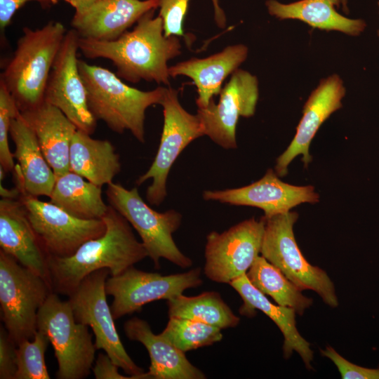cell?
I'll return each mask as SVG.
<instances>
[{"instance_id":"7c38bea8","label":"cell","mask_w":379,"mask_h":379,"mask_svg":"<svg viewBox=\"0 0 379 379\" xmlns=\"http://www.w3.org/2000/svg\"><path fill=\"white\" fill-rule=\"evenodd\" d=\"M265 220H245L222 233L206 237L204 274L211 281L230 284L245 274L261 250Z\"/></svg>"},{"instance_id":"52a82bcc","label":"cell","mask_w":379,"mask_h":379,"mask_svg":"<svg viewBox=\"0 0 379 379\" xmlns=\"http://www.w3.org/2000/svg\"><path fill=\"white\" fill-rule=\"evenodd\" d=\"M51 292L44 277L0 251L1 320L16 345L34 338L38 312Z\"/></svg>"},{"instance_id":"60d3db41","label":"cell","mask_w":379,"mask_h":379,"mask_svg":"<svg viewBox=\"0 0 379 379\" xmlns=\"http://www.w3.org/2000/svg\"><path fill=\"white\" fill-rule=\"evenodd\" d=\"M6 173V172L4 171V169L0 166V181L4 180Z\"/></svg>"},{"instance_id":"cb8c5ba5","label":"cell","mask_w":379,"mask_h":379,"mask_svg":"<svg viewBox=\"0 0 379 379\" xmlns=\"http://www.w3.org/2000/svg\"><path fill=\"white\" fill-rule=\"evenodd\" d=\"M10 136L15 144L13 157L17 159L23 177L21 194L49 197L55 175L47 162L38 140L20 113L13 119Z\"/></svg>"},{"instance_id":"7a4b0ae2","label":"cell","mask_w":379,"mask_h":379,"mask_svg":"<svg viewBox=\"0 0 379 379\" xmlns=\"http://www.w3.org/2000/svg\"><path fill=\"white\" fill-rule=\"evenodd\" d=\"M102 219L106 225L102 236L86 241L70 256L48 255L53 292L69 296L91 273L107 269L111 277L117 276L148 256L131 224L112 206Z\"/></svg>"},{"instance_id":"d6a6232c","label":"cell","mask_w":379,"mask_h":379,"mask_svg":"<svg viewBox=\"0 0 379 379\" xmlns=\"http://www.w3.org/2000/svg\"><path fill=\"white\" fill-rule=\"evenodd\" d=\"M19 113L15 101L0 82V166L6 173L12 172L15 166L13 153L8 145V135L11 121Z\"/></svg>"},{"instance_id":"d4e9b609","label":"cell","mask_w":379,"mask_h":379,"mask_svg":"<svg viewBox=\"0 0 379 379\" xmlns=\"http://www.w3.org/2000/svg\"><path fill=\"white\" fill-rule=\"evenodd\" d=\"M265 6L269 14L277 19L298 20L321 30L358 36L366 27L365 20L349 18L337 11L341 0H299L289 4L267 0Z\"/></svg>"},{"instance_id":"30bf717a","label":"cell","mask_w":379,"mask_h":379,"mask_svg":"<svg viewBox=\"0 0 379 379\" xmlns=\"http://www.w3.org/2000/svg\"><path fill=\"white\" fill-rule=\"evenodd\" d=\"M160 105L163 107L164 126L158 151L148 171L135 182L139 186L152 179L146 199L149 204L155 206L160 205L167 196L168 175L181 152L191 142L205 135L199 117L182 107L175 89L166 88Z\"/></svg>"},{"instance_id":"44dd1931","label":"cell","mask_w":379,"mask_h":379,"mask_svg":"<svg viewBox=\"0 0 379 379\" xmlns=\"http://www.w3.org/2000/svg\"><path fill=\"white\" fill-rule=\"evenodd\" d=\"M20 114L34 133L55 176L69 171V149L78 130L57 107L44 102Z\"/></svg>"},{"instance_id":"f1b7e54d","label":"cell","mask_w":379,"mask_h":379,"mask_svg":"<svg viewBox=\"0 0 379 379\" xmlns=\"http://www.w3.org/2000/svg\"><path fill=\"white\" fill-rule=\"evenodd\" d=\"M246 274L257 289L272 298L277 305L294 309L299 315L312 305V299L302 295L280 270L262 255L256 258Z\"/></svg>"},{"instance_id":"3957f363","label":"cell","mask_w":379,"mask_h":379,"mask_svg":"<svg viewBox=\"0 0 379 379\" xmlns=\"http://www.w3.org/2000/svg\"><path fill=\"white\" fill-rule=\"evenodd\" d=\"M79 72L85 85L88 108L98 120L112 131H129L141 143L145 142L147 109L160 105L166 88L140 91L125 83L108 69L79 60Z\"/></svg>"},{"instance_id":"9a60e30c","label":"cell","mask_w":379,"mask_h":379,"mask_svg":"<svg viewBox=\"0 0 379 379\" xmlns=\"http://www.w3.org/2000/svg\"><path fill=\"white\" fill-rule=\"evenodd\" d=\"M258 96L256 76L246 70L236 69L222 88L218 103L212 100L208 106L197 109L204 135L225 149L237 148L238 120L240 117L254 115Z\"/></svg>"},{"instance_id":"8992f818","label":"cell","mask_w":379,"mask_h":379,"mask_svg":"<svg viewBox=\"0 0 379 379\" xmlns=\"http://www.w3.org/2000/svg\"><path fill=\"white\" fill-rule=\"evenodd\" d=\"M108 202L136 230L156 268L160 258L182 267L192 266V260L178 248L173 238L182 222L181 214L173 209L158 212L140 197L136 187L126 189L119 183L107 185Z\"/></svg>"},{"instance_id":"83f0119b","label":"cell","mask_w":379,"mask_h":379,"mask_svg":"<svg viewBox=\"0 0 379 379\" xmlns=\"http://www.w3.org/2000/svg\"><path fill=\"white\" fill-rule=\"evenodd\" d=\"M169 317L190 319L221 329L237 326L240 319L219 293L204 292L195 296L182 294L167 300Z\"/></svg>"},{"instance_id":"836d02e7","label":"cell","mask_w":379,"mask_h":379,"mask_svg":"<svg viewBox=\"0 0 379 379\" xmlns=\"http://www.w3.org/2000/svg\"><path fill=\"white\" fill-rule=\"evenodd\" d=\"M320 352L333 361L343 379H379V368H368L352 364L332 347H326Z\"/></svg>"},{"instance_id":"5b68a950","label":"cell","mask_w":379,"mask_h":379,"mask_svg":"<svg viewBox=\"0 0 379 379\" xmlns=\"http://www.w3.org/2000/svg\"><path fill=\"white\" fill-rule=\"evenodd\" d=\"M37 331L52 345L58 362L56 378L82 379L92 371L97 350L88 326L76 321L72 306L51 292L37 315Z\"/></svg>"},{"instance_id":"277c9868","label":"cell","mask_w":379,"mask_h":379,"mask_svg":"<svg viewBox=\"0 0 379 379\" xmlns=\"http://www.w3.org/2000/svg\"><path fill=\"white\" fill-rule=\"evenodd\" d=\"M66 32L61 22L53 21L39 29L23 28L0 79L20 112L44 102L48 79Z\"/></svg>"},{"instance_id":"e0dca14e","label":"cell","mask_w":379,"mask_h":379,"mask_svg":"<svg viewBox=\"0 0 379 379\" xmlns=\"http://www.w3.org/2000/svg\"><path fill=\"white\" fill-rule=\"evenodd\" d=\"M346 93L342 78L333 74L322 79L312 91L302 108V116L295 136L287 149L277 158L275 172L278 176L287 174L288 166L298 155L307 167L312 161L310 145L321 125L343 107Z\"/></svg>"},{"instance_id":"e575fe53","label":"cell","mask_w":379,"mask_h":379,"mask_svg":"<svg viewBox=\"0 0 379 379\" xmlns=\"http://www.w3.org/2000/svg\"><path fill=\"white\" fill-rule=\"evenodd\" d=\"M17 345L5 327L0 328V378L15 379L17 371Z\"/></svg>"},{"instance_id":"ba28073f","label":"cell","mask_w":379,"mask_h":379,"mask_svg":"<svg viewBox=\"0 0 379 379\" xmlns=\"http://www.w3.org/2000/svg\"><path fill=\"white\" fill-rule=\"evenodd\" d=\"M264 218V217H263ZM260 253L300 290L316 292L331 307L338 305L333 281L321 268L309 263L295 241L293 225L298 218L289 211L265 218Z\"/></svg>"},{"instance_id":"8fae6325","label":"cell","mask_w":379,"mask_h":379,"mask_svg":"<svg viewBox=\"0 0 379 379\" xmlns=\"http://www.w3.org/2000/svg\"><path fill=\"white\" fill-rule=\"evenodd\" d=\"M201 269L186 272L162 275L147 272L133 266L121 274L109 277L106 281L107 295L113 297L111 310L114 319L140 310L147 303L157 300H170L190 288L203 283Z\"/></svg>"},{"instance_id":"4fadbf2b","label":"cell","mask_w":379,"mask_h":379,"mask_svg":"<svg viewBox=\"0 0 379 379\" xmlns=\"http://www.w3.org/2000/svg\"><path fill=\"white\" fill-rule=\"evenodd\" d=\"M19 199L49 256H70L86 241L105 232L106 225L102 219L76 218L50 201H41L27 194H21Z\"/></svg>"},{"instance_id":"603a6c76","label":"cell","mask_w":379,"mask_h":379,"mask_svg":"<svg viewBox=\"0 0 379 379\" xmlns=\"http://www.w3.org/2000/svg\"><path fill=\"white\" fill-rule=\"evenodd\" d=\"M241 297L243 305L239 310L241 315L252 317L258 309L269 317L278 326L284 335L283 351L285 359L296 352L302 358L306 368L312 369L311 361L314 352L310 344L299 333L295 324L296 312L294 309L274 305L249 281L246 274L229 284Z\"/></svg>"},{"instance_id":"7402d4cb","label":"cell","mask_w":379,"mask_h":379,"mask_svg":"<svg viewBox=\"0 0 379 379\" xmlns=\"http://www.w3.org/2000/svg\"><path fill=\"white\" fill-rule=\"evenodd\" d=\"M126 337L141 343L147 349L150 366L146 372L149 379H204L206 375L187 359L185 352L160 334H154L149 324L133 317L125 322Z\"/></svg>"},{"instance_id":"ffe728a7","label":"cell","mask_w":379,"mask_h":379,"mask_svg":"<svg viewBox=\"0 0 379 379\" xmlns=\"http://www.w3.org/2000/svg\"><path fill=\"white\" fill-rule=\"evenodd\" d=\"M248 49L244 44L227 46L220 52L204 58H191L169 67L170 77L185 76L197 87L198 108H204L220 94L225 79L247 58Z\"/></svg>"},{"instance_id":"ac0fdd59","label":"cell","mask_w":379,"mask_h":379,"mask_svg":"<svg viewBox=\"0 0 379 379\" xmlns=\"http://www.w3.org/2000/svg\"><path fill=\"white\" fill-rule=\"evenodd\" d=\"M0 247L2 251L44 277L51 285L48 255L20 199L0 200Z\"/></svg>"},{"instance_id":"b9f144b4","label":"cell","mask_w":379,"mask_h":379,"mask_svg":"<svg viewBox=\"0 0 379 379\" xmlns=\"http://www.w3.org/2000/svg\"><path fill=\"white\" fill-rule=\"evenodd\" d=\"M378 15H379V1H378ZM377 34H378V36L379 37V28L377 30Z\"/></svg>"},{"instance_id":"9c48e42d","label":"cell","mask_w":379,"mask_h":379,"mask_svg":"<svg viewBox=\"0 0 379 379\" xmlns=\"http://www.w3.org/2000/svg\"><path fill=\"white\" fill-rule=\"evenodd\" d=\"M107 269L88 275L68 296L75 319L91 327L97 350L105 351L111 360L134 379H149L146 372L133 361L126 351L107 301Z\"/></svg>"},{"instance_id":"8d00e7d4","label":"cell","mask_w":379,"mask_h":379,"mask_svg":"<svg viewBox=\"0 0 379 379\" xmlns=\"http://www.w3.org/2000/svg\"><path fill=\"white\" fill-rule=\"evenodd\" d=\"M30 1H36L41 4H53L57 1V0H0V28L1 32H4L6 27L9 25L16 11Z\"/></svg>"},{"instance_id":"4316f807","label":"cell","mask_w":379,"mask_h":379,"mask_svg":"<svg viewBox=\"0 0 379 379\" xmlns=\"http://www.w3.org/2000/svg\"><path fill=\"white\" fill-rule=\"evenodd\" d=\"M69 171L55 176L50 202L70 215L84 220L102 219L107 211L102 197V187Z\"/></svg>"},{"instance_id":"2e32d148","label":"cell","mask_w":379,"mask_h":379,"mask_svg":"<svg viewBox=\"0 0 379 379\" xmlns=\"http://www.w3.org/2000/svg\"><path fill=\"white\" fill-rule=\"evenodd\" d=\"M203 198L231 205L257 207L264 211V218H269L289 212L302 203H317L319 195L312 185L296 186L281 181L270 168L253 183L239 188L205 190Z\"/></svg>"},{"instance_id":"d6986e66","label":"cell","mask_w":379,"mask_h":379,"mask_svg":"<svg viewBox=\"0 0 379 379\" xmlns=\"http://www.w3.org/2000/svg\"><path fill=\"white\" fill-rule=\"evenodd\" d=\"M158 8V0H100L75 11L72 29L84 39L113 41L148 11Z\"/></svg>"},{"instance_id":"d590c367","label":"cell","mask_w":379,"mask_h":379,"mask_svg":"<svg viewBox=\"0 0 379 379\" xmlns=\"http://www.w3.org/2000/svg\"><path fill=\"white\" fill-rule=\"evenodd\" d=\"M119 368L106 353H100L92 371L96 379H134L119 373Z\"/></svg>"},{"instance_id":"f35d334b","label":"cell","mask_w":379,"mask_h":379,"mask_svg":"<svg viewBox=\"0 0 379 379\" xmlns=\"http://www.w3.org/2000/svg\"><path fill=\"white\" fill-rule=\"evenodd\" d=\"M100 0H70L69 4H71L76 11H82Z\"/></svg>"},{"instance_id":"ab89813d","label":"cell","mask_w":379,"mask_h":379,"mask_svg":"<svg viewBox=\"0 0 379 379\" xmlns=\"http://www.w3.org/2000/svg\"><path fill=\"white\" fill-rule=\"evenodd\" d=\"M341 6L343 11L345 13H349V8L347 6V0H341Z\"/></svg>"},{"instance_id":"5bb4252c","label":"cell","mask_w":379,"mask_h":379,"mask_svg":"<svg viewBox=\"0 0 379 379\" xmlns=\"http://www.w3.org/2000/svg\"><path fill=\"white\" fill-rule=\"evenodd\" d=\"M79 36L67 30L53 62L44 95V101L59 109L79 131L92 135L97 120L87 102L84 83L77 58Z\"/></svg>"},{"instance_id":"6da1fadb","label":"cell","mask_w":379,"mask_h":379,"mask_svg":"<svg viewBox=\"0 0 379 379\" xmlns=\"http://www.w3.org/2000/svg\"><path fill=\"white\" fill-rule=\"evenodd\" d=\"M155 9L143 15L132 31L113 41L79 37V50L88 59L105 58L117 68V75L133 84L145 80L169 84L168 62L181 53L176 36H166L163 21Z\"/></svg>"},{"instance_id":"7bdbcfd3","label":"cell","mask_w":379,"mask_h":379,"mask_svg":"<svg viewBox=\"0 0 379 379\" xmlns=\"http://www.w3.org/2000/svg\"><path fill=\"white\" fill-rule=\"evenodd\" d=\"M62 1H65L67 3H69L70 0H62Z\"/></svg>"},{"instance_id":"f546056e","label":"cell","mask_w":379,"mask_h":379,"mask_svg":"<svg viewBox=\"0 0 379 379\" xmlns=\"http://www.w3.org/2000/svg\"><path fill=\"white\" fill-rule=\"evenodd\" d=\"M222 329L190 319L169 317L160 335L181 351L186 352L209 346L222 339Z\"/></svg>"},{"instance_id":"484cf974","label":"cell","mask_w":379,"mask_h":379,"mask_svg":"<svg viewBox=\"0 0 379 379\" xmlns=\"http://www.w3.org/2000/svg\"><path fill=\"white\" fill-rule=\"evenodd\" d=\"M119 155L107 140L91 138L77 130L69 149V171L86 180L102 187L113 182L121 171Z\"/></svg>"},{"instance_id":"4dcf8cb0","label":"cell","mask_w":379,"mask_h":379,"mask_svg":"<svg viewBox=\"0 0 379 379\" xmlns=\"http://www.w3.org/2000/svg\"><path fill=\"white\" fill-rule=\"evenodd\" d=\"M50 341L37 331L32 340H25L17 345V371L15 379H49L45 363V352Z\"/></svg>"},{"instance_id":"74e56055","label":"cell","mask_w":379,"mask_h":379,"mask_svg":"<svg viewBox=\"0 0 379 379\" xmlns=\"http://www.w3.org/2000/svg\"><path fill=\"white\" fill-rule=\"evenodd\" d=\"M0 195L4 199H18L20 197V192L15 186L12 189L6 188L0 182Z\"/></svg>"},{"instance_id":"1f68e13d","label":"cell","mask_w":379,"mask_h":379,"mask_svg":"<svg viewBox=\"0 0 379 379\" xmlns=\"http://www.w3.org/2000/svg\"><path fill=\"white\" fill-rule=\"evenodd\" d=\"M215 20L220 27L225 25V17L218 0H212ZM190 0H158L159 15L163 21L166 36H184L183 24Z\"/></svg>"}]
</instances>
